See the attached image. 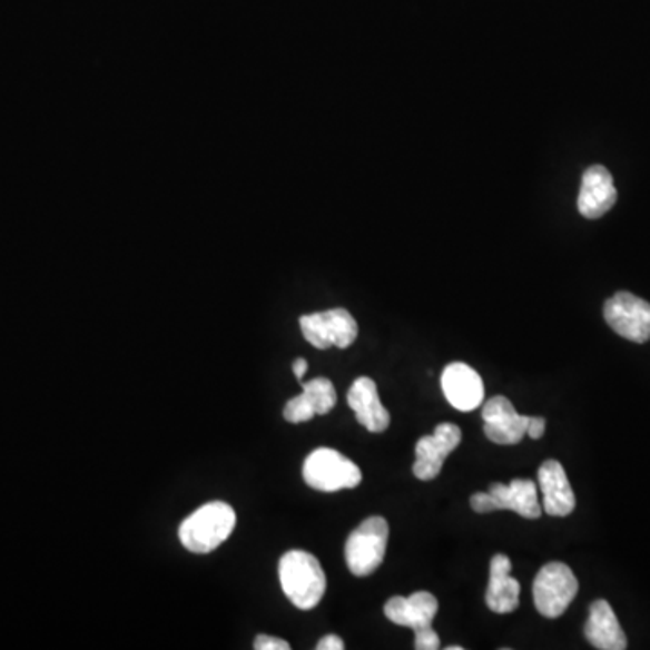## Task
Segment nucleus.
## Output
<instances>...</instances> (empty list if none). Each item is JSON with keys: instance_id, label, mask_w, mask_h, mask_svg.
Wrapping results in <instances>:
<instances>
[{"instance_id": "f257e3e1", "label": "nucleus", "mask_w": 650, "mask_h": 650, "mask_svg": "<svg viewBox=\"0 0 650 650\" xmlns=\"http://www.w3.org/2000/svg\"><path fill=\"white\" fill-rule=\"evenodd\" d=\"M278 579L287 600L301 609L312 611L325 594L327 580L321 562L306 551H287L278 564Z\"/></svg>"}, {"instance_id": "f03ea898", "label": "nucleus", "mask_w": 650, "mask_h": 650, "mask_svg": "<svg viewBox=\"0 0 650 650\" xmlns=\"http://www.w3.org/2000/svg\"><path fill=\"white\" fill-rule=\"evenodd\" d=\"M237 516L223 501L208 502L187 516L179 526V541L190 553L206 555L217 550L234 533Z\"/></svg>"}, {"instance_id": "7ed1b4c3", "label": "nucleus", "mask_w": 650, "mask_h": 650, "mask_svg": "<svg viewBox=\"0 0 650 650\" xmlns=\"http://www.w3.org/2000/svg\"><path fill=\"white\" fill-rule=\"evenodd\" d=\"M440 603L429 591H417L411 597H394L385 603V617L396 626L411 627L416 634L417 650L440 649V637L432 629Z\"/></svg>"}, {"instance_id": "20e7f679", "label": "nucleus", "mask_w": 650, "mask_h": 650, "mask_svg": "<svg viewBox=\"0 0 650 650\" xmlns=\"http://www.w3.org/2000/svg\"><path fill=\"white\" fill-rule=\"evenodd\" d=\"M302 475L307 486L327 493L351 490L364 479L358 464L333 449H316L307 455Z\"/></svg>"}, {"instance_id": "39448f33", "label": "nucleus", "mask_w": 650, "mask_h": 650, "mask_svg": "<svg viewBox=\"0 0 650 650\" xmlns=\"http://www.w3.org/2000/svg\"><path fill=\"white\" fill-rule=\"evenodd\" d=\"M388 522L368 516L345 542V562L354 577H368L382 565L387 551Z\"/></svg>"}, {"instance_id": "423d86ee", "label": "nucleus", "mask_w": 650, "mask_h": 650, "mask_svg": "<svg viewBox=\"0 0 650 650\" xmlns=\"http://www.w3.org/2000/svg\"><path fill=\"white\" fill-rule=\"evenodd\" d=\"M579 580L564 562H550L533 580V600L544 618H559L579 594Z\"/></svg>"}, {"instance_id": "0eeeda50", "label": "nucleus", "mask_w": 650, "mask_h": 650, "mask_svg": "<svg viewBox=\"0 0 650 650\" xmlns=\"http://www.w3.org/2000/svg\"><path fill=\"white\" fill-rule=\"evenodd\" d=\"M301 329L304 338L321 351L331 347L347 349L358 336V324L354 316L342 307L301 316Z\"/></svg>"}, {"instance_id": "6e6552de", "label": "nucleus", "mask_w": 650, "mask_h": 650, "mask_svg": "<svg viewBox=\"0 0 650 650\" xmlns=\"http://www.w3.org/2000/svg\"><path fill=\"white\" fill-rule=\"evenodd\" d=\"M603 318L617 335L646 344L650 339V304L629 292H618L603 306Z\"/></svg>"}, {"instance_id": "1a4fd4ad", "label": "nucleus", "mask_w": 650, "mask_h": 650, "mask_svg": "<svg viewBox=\"0 0 650 650\" xmlns=\"http://www.w3.org/2000/svg\"><path fill=\"white\" fill-rule=\"evenodd\" d=\"M463 434L454 423H441L435 426L434 434L421 437L416 443V461L412 472L420 481H434L441 474L443 463L457 446Z\"/></svg>"}, {"instance_id": "9d476101", "label": "nucleus", "mask_w": 650, "mask_h": 650, "mask_svg": "<svg viewBox=\"0 0 650 650\" xmlns=\"http://www.w3.org/2000/svg\"><path fill=\"white\" fill-rule=\"evenodd\" d=\"M484 435L495 445H516L528 435L530 416H522L504 396H493L483 406Z\"/></svg>"}, {"instance_id": "9b49d317", "label": "nucleus", "mask_w": 650, "mask_h": 650, "mask_svg": "<svg viewBox=\"0 0 650 650\" xmlns=\"http://www.w3.org/2000/svg\"><path fill=\"white\" fill-rule=\"evenodd\" d=\"M441 387L450 405L457 411L472 412L483 405V378L475 368L463 362L446 365L441 374Z\"/></svg>"}, {"instance_id": "f8f14e48", "label": "nucleus", "mask_w": 650, "mask_h": 650, "mask_svg": "<svg viewBox=\"0 0 650 650\" xmlns=\"http://www.w3.org/2000/svg\"><path fill=\"white\" fill-rule=\"evenodd\" d=\"M304 393L293 397L284 406V417L293 425L307 423L315 416H324L333 411L336 405L335 385L327 378H315L309 382H302Z\"/></svg>"}, {"instance_id": "ddd939ff", "label": "nucleus", "mask_w": 650, "mask_h": 650, "mask_svg": "<svg viewBox=\"0 0 650 650\" xmlns=\"http://www.w3.org/2000/svg\"><path fill=\"white\" fill-rule=\"evenodd\" d=\"M618 199L611 173L602 165L589 167L582 177L579 194V211L585 219H600L611 210Z\"/></svg>"}, {"instance_id": "4468645a", "label": "nucleus", "mask_w": 650, "mask_h": 650, "mask_svg": "<svg viewBox=\"0 0 650 650\" xmlns=\"http://www.w3.org/2000/svg\"><path fill=\"white\" fill-rule=\"evenodd\" d=\"M539 486L542 492V506L551 516H568L577 506L573 487L569 484L564 466L555 460H548L539 469Z\"/></svg>"}, {"instance_id": "2eb2a0df", "label": "nucleus", "mask_w": 650, "mask_h": 650, "mask_svg": "<svg viewBox=\"0 0 650 650\" xmlns=\"http://www.w3.org/2000/svg\"><path fill=\"white\" fill-rule=\"evenodd\" d=\"M347 403L354 411V416L360 425L368 432L380 434L391 425V414L380 400L378 387L367 376L356 380L347 393Z\"/></svg>"}, {"instance_id": "dca6fc26", "label": "nucleus", "mask_w": 650, "mask_h": 650, "mask_svg": "<svg viewBox=\"0 0 650 650\" xmlns=\"http://www.w3.org/2000/svg\"><path fill=\"white\" fill-rule=\"evenodd\" d=\"M585 640L600 650H626L627 637L608 600H597L589 608V618L583 626Z\"/></svg>"}, {"instance_id": "f3484780", "label": "nucleus", "mask_w": 650, "mask_h": 650, "mask_svg": "<svg viewBox=\"0 0 650 650\" xmlns=\"http://www.w3.org/2000/svg\"><path fill=\"white\" fill-rule=\"evenodd\" d=\"M521 583L512 577V560L495 555L490 562V582L486 589V605L495 614H510L519 608Z\"/></svg>"}, {"instance_id": "a211bd4d", "label": "nucleus", "mask_w": 650, "mask_h": 650, "mask_svg": "<svg viewBox=\"0 0 650 650\" xmlns=\"http://www.w3.org/2000/svg\"><path fill=\"white\" fill-rule=\"evenodd\" d=\"M487 493L492 498L495 512L512 510L524 519H539L542 515L536 484L531 479H513L510 484L492 483Z\"/></svg>"}, {"instance_id": "6ab92c4d", "label": "nucleus", "mask_w": 650, "mask_h": 650, "mask_svg": "<svg viewBox=\"0 0 650 650\" xmlns=\"http://www.w3.org/2000/svg\"><path fill=\"white\" fill-rule=\"evenodd\" d=\"M470 506H472L475 513H483V515L484 513L495 512L492 498H490V493L487 492L474 493L472 499H470Z\"/></svg>"}, {"instance_id": "aec40b11", "label": "nucleus", "mask_w": 650, "mask_h": 650, "mask_svg": "<svg viewBox=\"0 0 650 650\" xmlns=\"http://www.w3.org/2000/svg\"><path fill=\"white\" fill-rule=\"evenodd\" d=\"M254 647L257 650H289V649H292V646H289V643H287V641L280 640V638L266 637V634H263V637L255 638V646Z\"/></svg>"}, {"instance_id": "412c9836", "label": "nucleus", "mask_w": 650, "mask_h": 650, "mask_svg": "<svg viewBox=\"0 0 650 650\" xmlns=\"http://www.w3.org/2000/svg\"><path fill=\"white\" fill-rule=\"evenodd\" d=\"M545 432V420L541 416H530V423H528V435L531 440H541Z\"/></svg>"}, {"instance_id": "4be33fe9", "label": "nucleus", "mask_w": 650, "mask_h": 650, "mask_svg": "<svg viewBox=\"0 0 650 650\" xmlns=\"http://www.w3.org/2000/svg\"><path fill=\"white\" fill-rule=\"evenodd\" d=\"M344 640L336 637V634H327V637L322 638L318 643H316V649L318 650H344Z\"/></svg>"}, {"instance_id": "5701e85b", "label": "nucleus", "mask_w": 650, "mask_h": 650, "mask_svg": "<svg viewBox=\"0 0 650 650\" xmlns=\"http://www.w3.org/2000/svg\"><path fill=\"white\" fill-rule=\"evenodd\" d=\"M307 373V362L304 358H297L293 362V374L298 382H304V376Z\"/></svg>"}, {"instance_id": "b1692460", "label": "nucleus", "mask_w": 650, "mask_h": 650, "mask_svg": "<svg viewBox=\"0 0 650 650\" xmlns=\"http://www.w3.org/2000/svg\"><path fill=\"white\" fill-rule=\"evenodd\" d=\"M446 650H463V647L461 646L446 647Z\"/></svg>"}]
</instances>
